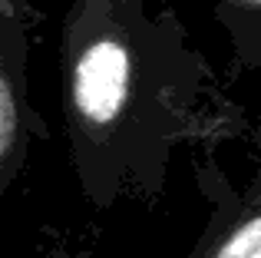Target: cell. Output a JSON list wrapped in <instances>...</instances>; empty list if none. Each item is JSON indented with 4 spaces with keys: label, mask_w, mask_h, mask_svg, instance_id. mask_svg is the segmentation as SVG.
Listing matches in <instances>:
<instances>
[{
    "label": "cell",
    "mask_w": 261,
    "mask_h": 258,
    "mask_svg": "<svg viewBox=\"0 0 261 258\" xmlns=\"http://www.w3.org/2000/svg\"><path fill=\"white\" fill-rule=\"evenodd\" d=\"M215 83L175 10L146 0H70L60 27V106L80 192L106 212L152 205L178 146L218 126Z\"/></svg>",
    "instance_id": "6da1fadb"
},
{
    "label": "cell",
    "mask_w": 261,
    "mask_h": 258,
    "mask_svg": "<svg viewBox=\"0 0 261 258\" xmlns=\"http://www.w3.org/2000/svg\"><path fill=\"white\" fill-rule=\"evenodd\" d=\"M46 136L30 103V27L23 0H0V199L17 182L33 142Z\"/></svg>",
    "instance_id": "7a4b0ae2"
},
{
    "label": "cell",
    "mask_w": 261,
    "mask_h": 258,
    "mask_svg": "<svg viewBox=\"0 0 261 258\" xmlns=\"http://www.w3.org/2000/svg\"><path fill=\"white\" fill-rule=\"evenodd\" d=\"M195 186L208 215L182 258H261V175L238 186L215 156L195 162Z\"/></svg>",
    "instance_id": "3957f363"
},
{
    "label": "cell",
    "mask_w": 261,
    "mask_h": 258,
    "mask_svg": "<svg viewBox=\"0 0 261 258\" xmlns=\"http://www.w3.org/2000/svg\"><path fill=\"white\" fill-rule=\"evenodd\" d=\"M215 20L245 70L261 66V0H215Z\"/></svg>",
    "instance_id": "277c9868"
},
{
    "label": "cell",
    "mask_w": 261,
    "mask_h": 258,
    "mask_svg": "<svg viewBox=\"0 0 261 258\" xmlns=\"http://www.w3.org/2000/svg\"><path fill=\"white\" fill-rule=\"evenodd\" d=\"M46 258H93L89 248H76V245H53Z\"/></svg>",
    "instance_id": "5b68a950"
}]
</instances>
